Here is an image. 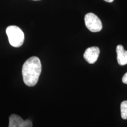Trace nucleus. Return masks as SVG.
Here are the masks:
<instances>
[{
    "mask_svg": "<svg viewBox=\"0 0 127 127\" xmlns=\"http://www.w3.org/2000/svg\"><path fill=\"white\" fill-rule=\"evenodd\" d=\"M9 44L12 47L18 48L23 45L24 41V34L20 27L16 25H10L6 29Z\"/></svg>",
    "mask_w": 127,
    "mask_h": 127,
    "instance_id": "f03ea898",
    "label": "nucleus"
},
{
    "mask_svg": "<svg viewBox=\"0 0 127 127\" xmlns=\"http://www.w3.org/2000/svg\"><path fill=\"white\" fill-rule=\"evenodd\" d=\"M122 81L124 84H127V72L124 75L123 78H122Z\"/></svg>",
    "mask_w": 127,
    "mask_h": 127,
    "instance_id": "6e6552de",
    "label": "nucleus"
},
{
    "mask_svg": "<svg viewBox=\"0 0 127 127\" xmlns=\"http://www.w3.org/2000/svg\"><path fill=\"white\" fill-rule=\"evenodd\" d=\"M42 65L37 57H31L24 63L22 68L23 81L28 87L35 86L37 84L41 73Z\"/></svg>",
    "mask_w": 127,
    "mask_h": 127,
    "instance_id": "f257e3e1",
    "label": "nucleus"
},
{
    "mask_svg": "<svg viewBox=\"0 0 127 127\" xmlns=\"http://www.w3.org/2000/svg\"><path fill=\"white\" fill-rule=\"evenodd\" d=\"M104 1H106V2H112L114 0H104Z\"/></svg>",
    "mask_w": 127,
    "mask_h": 127,
    "instance_id": "1a4fd4ad",
    "label": "nucleus"
},
{
    "mask_svg": "<svg viewBox=\"0 0 127 127\" xmlns=\"http://www.w3.org/2000/svg\"><path fill=\"white\" fill-rule=\"evenodd\" d=\"M8 127H32V123L29 120H24L16 114H12L9 118Z\"/></svg>",
    "mask_w": 127,
    "mask_h": 127,
    "instance_id": "20e7f679",
    "label": "nucleus"
},
{
    "mask_svg": "<svg viewBox=\"0 0 127 127\" xmlns=\"http://www.w3.org/2000/svg\"><path fill=\"white\" fill-rule=\"evenodd\" d=\"M121 115L124 120H127V101L121 104Z\"/></svg>",
    "mask_w": 127,
    "mask_h": 127,
    "instance_id": "0eeeda50",
    "label": "nucleus"
},
{
    "mask_svg": "<svg viewBox=\"0 0 127 127\" xmlns=\"http://www.w3.org/2000/svg\"><path fill=\"white\" fill-rule=\"evenodd\" d=\"M116 51L118 64L121 66H124L127 64V51L124 50L123 46L121 45H117Z\"/></svg>",
    "mask_w": 127,
    "mask_h": 127,
    "instance_id": "423d86ee",
    "label": "nucleus"
},
{
    "mask_svg": "<svg viewBox=\"0 0 127 127\" xmlns=\"http://www.w3.org/2000/svg\"><path fill=\"white\" fill-rule=\"evenodd\" d=\"M100 54V50L97 47L87 48L84 54V58L90 64H94L97 61Z\"/></svg>",
    "mask_w": 127,
    "mask_h": 127,
    "instance_id": "39448f33",
    "label": "nucleus"
},
{
    "mask_svg": "<svg viewBox=\"0 0 127 127\" xmlns=\"http://www.w3.org/2000/svg\"><path fill=\"white\" fill-rule=\"evenodd\" d=\"M87 28L93 32H97L102 29V22L97 15L93 13H88L84 18Z\"/></svg>",
    "mask_w": 127,
    "mask_h": 127,
    "instance_id": "7ed1b4c3",
    "label": "nucleus"
},
{
    "mask_svg": "<svg viewBox=\"0 0 127 127\" xmlns=\"http://www.w3.org/2000/svg\"><path fill=\"white\" fill-rule=\"evenodd\" d=\"M34 1H40V0H34Z\"/></svg>",
    "mask_w": 127,
    "mask_h": 127,
    "instance_id": "9d476101",
    "label": "nucleus"
}]
</instances>
